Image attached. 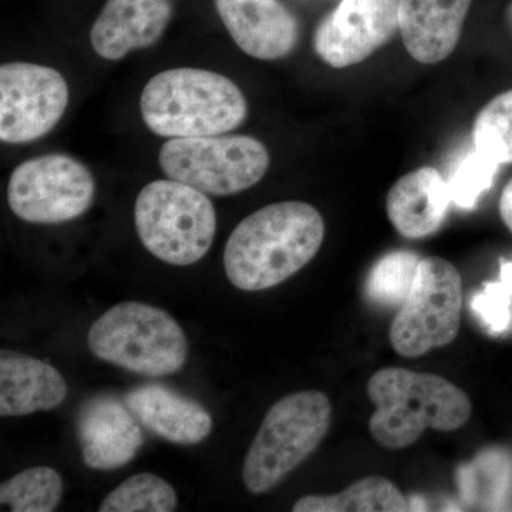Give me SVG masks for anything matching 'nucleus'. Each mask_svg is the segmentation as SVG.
Returning a JSON list of instances; mask_svg holds the SVG:
<instances>
[{"mask_svg": "<svg viewBox=\"0 0 512 512\" xmlns=\"http://www.w3.org/2000/svg\"><path fill=\"white\" fill-rule=\"evenodd\" d=\"M325 239L322 215L302 201L266 205L242 220L229 235L224 269L245 292L266 291L298 274Z\"/></svg>", "mask_w": 512, "mask_h": 512, "instance_id": "1", "label": "nucleus"}, {"mask_svg": "<svg viewBox=\"0 0 512 512\" xmlns=\"http://www.w3.org/2000/svg\"><path fill=\"white\" fill-rule=\"evenodd\" d=\"M367 396L376 406L370 434L387 450L413 446L427 429H461L473 412L467 394L450 380L403 367L377 370L367 383Z\"/></svg>", "mask_w": 512, "mask_h": 512, "instance_id": "2", "label": "nucleus"}, {"mask_svg": "<svg viewBox=\"0 0 512 512\" xmlns=\"http://www.w3.org/2000/svg\"><path fill=\"white\" fill-rule=\"evenodd\" d=\"M141 116L154 134L168 138L220 136L244 123L248 104L228 77L202 69H171L144 87Z\"/></svg>", "mask_w": 512, "mask_h": 512, "instance_id": "3", "label": "nucleus"}, {"mask_svg": "<svg viewBox=\"0 0 512 512\" xmlns=\"http://www.w3.org/2000/svg\"><path fill=\"white\" fill-rule=\"evenodd\" d=\"M97 359L131 373L163 377L180 372L188 340L170 313L143 302H123L104 312L87 333Z\"/></svg>", "mask_w": 512, "mask_h": 512, "instance_id": "4", "label": "nucleus"}, {"mask_svg": "<svg viewBox=\"0 0 512 512\" xmlns=\"http://www.w3.org/2000/svg\"><path fill=\"white\" fill-rule=\"evenodd\" d=\"M332 403L318 390L288 394L266 413L242 467L251 494L269 493L306 460L325 439Z\"/></svg>", "mask_w": 512, "mask_h": 512, "instance_id": "5", "label": "nucleus"}, {"mask_svg": "<svg viewBox=\"0 0 512 512\" xmlns=\"http://www.w3.org/2000/svg\"><path fill=\"white\" fill-rule=\"evenodd\" d=\"M134 222L147 251L174 266L197 264L217 232V212L207 194L171 178L140 191Z\"/></svg>", "mask_w": 512, "mask_h": 512, "instance_id": "6", "label": "nucleus"}, {"mask_svg": "<svg viewBox=\"0 0 512 512\" xmlns=\"http://www.w3.org/2000/svg\"><path fill=\"white\" fill-rule=\"evenodd\" d=\"M161 170L171 180L207 195L227 197L254 187L268 171L271 157L249 136L173 138L160 151Z\"/></svg>", "mask_w": 512, "mask_h": 512, "instance_id": "7", "label": "nucleus"}, {"mask_svg": "<svg viewBox=\"0 0 512 512\" xmlns=\"http://www.w3.org/2000/svg\"><path fill=\"white\" fill-rule=\"evenodd\" d=\"M463 312V279L439 256L421 258L416 281L390 326L389 339L400 356L420 357L454 342Z\"/></svg>", "mask_w": 512, "mask_h": 512, "instance_id": "8", "label": "nucleus"}, {"mask_svg": "<svg viewBox=\"0 0 512 512\" xmlns=\"http://www.w3.org/2000/svg\"><path fill=\"white\" fill-rule=\"evenodd\" d=\"M96 181L86 165L66 154L23 161L8 184L10 210L30 224H63L92 207Z\"/></svg>", "mask_w": 512, "mask_h": 512, "instance_id": "9", "label": "nucleus"}, {"mask_svg": "<svg viewBox=\"0 0 512 512\" xmlns=\"http://www.w3.org/2000/svg\"><path fill=\"white\" fill-rule=\"evenodd\" d=\"M69 86L52 67L12 62L0 67V140L25 144L45 137L62 120Z\"/></svg>", "mask_w": 512, "mask_h": 512, "instance_id": "10", "label": "nucleus"}, {"mask_svg": "<svg viewBox=\"0 0 512 512\" xmlns=\"http://www.w3.org/2000/svg\"><path fill=\"white\" fill-rule=\"evenodd\" d=\"M400 0H340L313 36L316 55L330 67L363 62L399 30Z\"/></svg>", "mask_w": 512, "mask_h": 512, "instance_id": "11", "label": "nucleus"}, {"mask_svg": "<svg viewBox=\"0 0 512 512\" xmlns=\"http://www.w3.org/2000/svg\"><path fill=\"white\" fill-rule=\"evenodd\" d=\"M140 424L127 403L116 397L101 394L84 403L76 421L84 464L99 471L127 466L144 444Z\"/></svg>", "mask_w": 512, "mask_h": 512, "instance_id": "12", "label": "nucleus"}, {"mask_svg": "<svg viewBox=\"0 0 512 512\" xmlns=\"http://www.w3.org/2000/svg\"><path fill=\"white\" fill-rule=\"evenodd\" d=\"M215 6L239 49L255 59H282L298 43V20L279 0H215Z\"/></svg>", "mask_w": 512, "mask_h": 512, "instance_id": "13", "label": "nucleus"}, {"mask_svg": "<svg viewBox=\"0 0 512 512\" xmlns=\"http://www.w3.org/2000/svg\"><path fill=\"white\" fill-rule=\"evenodd\" d=\"M171 15L168 0H107L90 33L94 52L120 60L131 50L146 49L164 35Z\"/></svg>", "mask_w": 512, "mask_h": 512, "instance_id": "14", "label": "nucleus"}, {"mask_svg": "<svg viewBox=\"0 0 512 512\" xmlns=\"http://www.w3.org/2000/svg\"><path fill=\"white\" fill-rule=\"evenodd\" d=\"M473 0H400L399 32L416 62L436 64L454 52Z\"/></svg>", "mask_w": 512, "mask_h": 512, "instance_id": "15", "label": "nucleus"}, {"mask_svg": "<svg viewBox=\"0 0 512 512\" xmlns=\"http://www.w3.org/2000/svg\"><path fill=\"white\" fill-rule=\"evenodd\" d=\"M453 204L446 178L434 167L403 175L386 198L389 220L404 238L430 237L443 227Z\"/></svg>", "mask_w": 512, "mask_h": 512, "instance_id": "16", "label": "nucleus"}, {"mask_svg": "<svg viewBox=\"0 0 512 512\" xmlns=\"http://www.w3.org/2000/svg\"><path fill=\"white\" fill-rule=\"evenodd\" d=\"M127 406L160 439L194 446L210 436L214 421L200 403L163 384H143L128 392Z\"/></svg>", "mask_w": 512, "mask_h": 512, "instance_id": "17", "label": "nucleus"}, {"mask_svg": "<svg viewBox=\"0 0 512 512\" xmlns=\"http://www.w3.org/2000/svg\"><path fill=\"white\" fill-rule=\"evenodd\" d=\"M67 392L66 380L56 367L13 350L0 352V416L56 409L66 400Z\"/></svg>", "mask_w": 512, "mask_h": 512, "instance_id": "18", "label": "nucleus"}, {"mask_svg": "<svg viewBox=\"0 0 512 512\" xmlns=\"http://www.w3.org/2000/svg\"><path fill=\"white\" fill-rule=\"evenodd\" d=\"M293 512H404L410 511L402 491L383 477H366L333 495H305Z\"/></svg>", "mask_w": 512, "mask_h": 512, "instance_id": "19", "label": "nucleus"}, {"mask_svg": "<svg viewBox=\"0 0 512 512\" xmlns=\"http://www.w3.org/2000/svg\"><path fill=\"white\" fill-rule=\"evenodd\" d=\"M63 490L62 477L55 468H28L0 485V503L15 512L55 511Z\"/></svg>", "mask_w": 512, "mask_h": 512, "instance_id": "20", "label": "nucleus"}, {"mask_svg": "<svg viewBox=\"0 0 512 512\" xmlns=\"http://www.w3.org/2000/svg\"><path fill=\"white\" fill-rule=\"evenodd\" d=\"M420 261V255L412 251H394L382 256L367 275V298L386 308L402 306L412 291Z\"/></svg>", "mask_w": 512, "mask_h": 512, "instance_id": "21", "label": "nucleus"}, {"mask_svg": "<svg viewBox=\"0 0 512 512\" xmlns=\"http://www.w3.org/2000/svg\"><path fill=\"white\" fill-rule=\"evenodd\" d=\"M178 497L173 485L151 473L127 478L103 501L100 512H171Z\"/></svg>", "mask_w": 512, "mask_h": 512, "instance_id": "22", "label": "nucleus"}, {"mask_svg": "<svg viewBox=\"0 0 512 512\" xmlns=\"http://www.w3.org/2000/svg\"><path fill=\"white\" fill-rule=\"evenodd\" d=\"M474 148L498 164H512V89L498 94L478 113Z\"/></svg>", "mask_w": 512, "mask_h": 512, "instance_id": "23", "label": "nucleus"}, {"mask_svg": "<svg viewBox=\"0 0 512 512\" xmlns=\"http://www.w3.org/2000/svg\"><path fill=\"white\" fill-rule=\"evenodd\" d=\"M498 168L497 161L476 148L467 153L447 180L453 204L463 210H473L483 194L493 187Z\"/></svg>", "mask_w": 512, "mask_h": 512, "instance_id": "24", "label": "nucleus"}, {"mask_svg": "<svg viewBox=\"0 0 512 512\" xmlns=\"http://www.w3.org/2000/svg\"><path fill=\"white\" fill-rule=\"evenodd\" d=\"M512 262L501 259L500 279L485 282L471 299V308L490 335H500L511 323Z\"/></svg>", "mask_w": 512, "mask_h": 512, "instance_id": "25", "label": "nucleus"}, {"mask_svg": "<svg viewBox=\"0 0 512 512\" xmlns=\"http://www.w3.org/2000/svg\"><path fill=\"white\" fill-rule=\"evenodd\" d=\"M500 215L505 227L510 229L512 234V178L501 192Z\"/></svg>", "mask_w": 512, "mask_h": 512, "instance_id": "26", "label": "nucleus"}, {"mask_svg": "<svg viewBox=\"0 0 512 512\" xmlns=\"http://www.w3.org/2000/svg\"><path fill=\"white\" fill-rule=\"evenodd\" d=\"M508 22H510L511 30H512V2L510 3V6H508Z\"/></svg>", "mask_w": 512, "mask_h": 512, "instance_id": "27", "label": "nucleus"}]
</instances>
